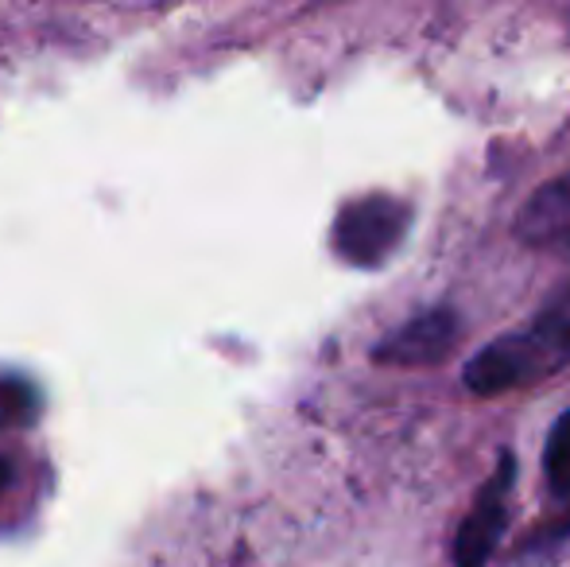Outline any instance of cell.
<instances>
[{
  "instance_id": "1",
  "label": "cell",
  "mask_w": 570,
  "mask_h": 567,
  "mask_svg": "<svg viewBox=\"0 0 570 567\" xmlns=\"http://www.w3.org/2000/svg\"><path fill=\"white\" fill-rule=\"evenodd\" d=\"M570 365V284L524 331L501 334L465 362V389L478 397H497L524 389Z\"/></svg>"
},
{
  "instance_id": "5",
  "label": "cell",
  "mask_w": 570,
  "mask_h": 567,
  "mask_svg": "<svg viewBox=\"0 0 570 567\" xmlns=\"http://www.w3.org/2000/svg\"><path fill=\"white\" fill-rule=\"evenodd\" d=\"M517 237L528 245H551L559 237H570V175L543 183L524 211L517 214Z\"/></svg>"
},
{
  "instance_id": "7",
  "label": "cell",
  "mask_w": 570,
  "mask_h": 567,
  "mask_svg": "<svg viewBox=\"0 0 570 567\" xmlns=\"http://www.w3.org/2000/svg\"><path fill=\"white\" fill-rule=\"evenodd\" d=\"M563 540H570V514H567V517H559V521L540 525V529H535L532 537L524 540V553H540V548H556V545H563Z\"/></svg>"
},
{
  "instance_id": "4",
  "label": "cell",
  "mask_w": 570,
  "mask_h": 567,
  "mask_svg": "<svg viewBox=\"0 0 570 567\" xmlns=\"http://www.w3.org/2000/svg\"><path fill=\"white\" fill-rule=\"evenodd\" d=\"M462 323L451 307L423 311V315L407 319L404 326H396L392 334H384V342L373 350L376 365H396V370H420V365H439L451 358Z\"/></svg>"
},
{
  "instance_id": "2",
  "label": "cell",
  "mask_w": 570,
  "mask_h": 567,
  "mask_svg": "<svg viewBox=\"0 0 570 567\" xmlns=\"http://www.w3.org/2000/svg\"><path fill=\"white\" fill-rule=\"evenodd\" d=\"M412 229V206L396 195H365L338 214L334 245L350 265L376 268L400 250Z\"/></svg>"
},
{
  "instance_id": "6",
  "label": "cell",
  "mask_w": 570,
  "mask_h": 567,
  "mask_svg": "<svg viewBox=\"0 0 570 567\" xmlns=\"http://www.w3.org/2000/svg\"><path fill=\"white\" fill-rule=\"evenodd\" d=\"M543 478H548V490L556 498H570V412L556 420L543 447Z\"/></svg>"
},
{
  "instance_id": "3",
  "label": "cell",
  "mask_w": 570,
  "mask_h": 567,
  "mask_svg": "<svg viewBox=\"0 0 570 567\" xmlns=\"http://www.w3.org/2000/svg\"><path fill=\"white\" fill-rule=\"evenodd\" d=\"M517 482V454L501 451L497 470L485 486H481L478 501L465 514L462 529L454 537V567H485L493 560L497 545H501L504 529H509V493Z\"/></svg>"
}]
</instances>
